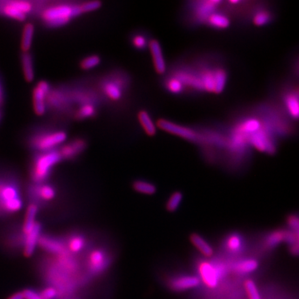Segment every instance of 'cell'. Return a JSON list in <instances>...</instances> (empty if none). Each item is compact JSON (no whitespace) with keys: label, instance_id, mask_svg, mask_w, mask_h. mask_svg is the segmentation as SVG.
<instances>
[{"label":"cell","instance_id":"b9f144b4","mask_svg":"<svg viewBox=\"0 0 299 299\" xmlns=\"http://www.w3.org/2000/svg\"><path fill=\"white\" fill-rule=\"evenodd\" d=\"M240 245H241L240 239L238 236H232L228 241L229 248H230L231 250H239Z\"/></svg>","mask_w":299,"mask_h":299},{"label":"cell","instance_id":"8fae6325","mask_svg":"<svg viewBox=\"0 0 299 299\" xmlns=\"http://www.w3.org/2000/svg\"><path fill=\"white\" fill-rule=\"evenodd\" d=\"M249 141L251 144L254 145V147L261 152L273 154L275 151L274 143L269 136L267 134V132L265 131H259L254 132V134L251 135Z\"/></svg>","mask_w":299,"mask_h":299},{"label":"cell","instance_id":"9a60e30c","mask_svg":"<svg viewBox=\"0 0 299 299\" xmlns=\"http://www.w3.org/2000/svg\"><path fill=\"white\" fill-rule=\"evenodd\" d=\"M149 49L153 59L155 70L158 74H164L166 70V65H165V58L163 56L161 46L157 39H152L149 43Z\"/></svg>","mask_w":299,"mask_h":299},{"label":"cell","instance_id":"f35d334b","mask_svg":"<svg viewBox=\"0 0 299 299\" xmlns=\"http://www.w3.org/2000/svg\"><path fill=\"white\" fill-rule=\"evenodd\" d=\"M132 44H133L136 49L142 50V49H145L146 48L147 42H146V39H145V37L144 36L137 35H135L133 38H132Z\"/></svg>","mask_w":299,"mask_h":299},{"label":"cell","instance_id":"d590c367","mask_svg":"<svg viewBox=\"0 0 299 299\" xmlns=\"http://www.w3.org/2000/svg\"><path fill=\"white\" fill-rule=\"evenodd\" d=\"M245 290L248 294L249 299H261L256 284L252 280H247L245 283Z\"/></svg>","mask_w":299,"mask_h":299},{"label":"cell","instance_id":"cb8c5ba5","mask_svg":"<svg viewBox=\"0 0 299 299\" xmlns=\"http://www.w3.org/2000/svg\"><path fill=\"white\" fill-rule=\"evenodd\" d=\"M138 120L141 125H142L145 133L149 137H154L157 134V127L152 122L150 115L146 111H141L138 113Z\"/></svg>","mask_w":299,"mask_h":299},{"label":"cell","instance_id":"44dd1931","mask_svg":"<svg viewBox=\"0 0 299 299\" xmlns=\"http://www.w3.org/2000/svg\"><path fill=\"white\" fill-rule=\"evenodd\" d=\"M21 62L24 78L28 83H31L35 78V70L33 57L30 53H23V54L21 55Z\"/></svg>","mask_w":299,"mask_h":299},{"label":"cell","instance_id":"1f68e13d","mask_svg":"<svg viewBox=\"0 0 299 299\" xmlns=\"http://www.w3.org/2000/svg\"><path fill=\"white\" fill-rule=\"evenodd\" d=\"M282 241H285V231H275L268 235L266 240V245L268 248H272L276 247L279 243Z\"/></svg>","mask_w":299,"mask_h":299},{"label":"cell","instance_id":"e0dca14e","mask_svg":"<svg viewBox=\"0 0 299 299\" xmlns=\"http://www.w3.org/2000/svg\"><path fill=\"white\" fill-rule=\"evenodd\" d=\"M200 280L198 277L195 276H181L173 279L170 281V288L172 290L185 291L191 288H196L199 284Z\"/></svg>","mask_w":299,"mask_h":299},{"label":"cell","instance_id":"30bf717a","mask_svg":"<svg viewBox=\"0 0 299 299\" xmlns=\"http://www.w3.org/2000/svg\"><path fill=\"white\" fill-rule=\"evenodd\" d=\"M38 245L47 253L54 255H60L69 252L67 249L64 239H61L60 238L52 235H47V234L41 235L38 240Z\"/></svg>","mask_w":299,"mask_h":299},{"label":"cell","instance_id":"7c38bea8","mask_svg":"<svg viewBox=\"0 0 299 299\" xmlns=\"http://www.w3.org/2000/svg\"><path fill=\"white\" fill-rule=\"evenodd\" d=\"M102 91L111 101H119L123 96V83L118 78H107L102 83Z\"/></svg>","mask_w":299,"mask_h":299},{"label":"cell","instance_id":"7bdbcfd3","mask_svg":"<svg viewBox=\"0 0 299 299\" xmlns=\"http://www.w3.org/2000/svg\"><path fill=\"white\" fill-rule=\"evenodd\" d=\"M8 299H23V292H18L9 297Z\"/></svg>","mask_w":299,"mask_h":299},{"label":"cell","instance_id":"60d3db41","mask_svg":"<svg viewBox=\"0 0 299 299\" xmlns=\"http://www.w3.org/2000/svg\"><path fill=\"white\" fill-rule=\"evenodd\" d=\"M288 224L292 231L299 233V218L296 215H291L288 217Z\"/></svg>","mask_w":299,"mask_h":299},{"label":"cell","instance_id":"3957f363","mask_svg":"<svg viewBox=\"0 0 299 299\" xmlns=\"http://www.w3.org/2000/svg\"><path fill=\"white\" fill-rule=\"evenodd\" d=\"M57 149L45 152H37L31 168V178L34 184L45 183L55 165L62 160Z\"/></svg>","mask_w":299,"mask_h":299},{"label":"cell","instance_id":"74e56055","mask_svg":"<svg viewBox=\"0 0 299 299\" xmlns=\"http://www.w3.org/2000/svg\"><path fill=\"white\" fill-rule=\"evenodd\" d=\"M101 6H102V3L99 1H90V2L81 3V9L84 14V13L95 11L101 8Z\"/></svg>","mask_w":299,"mask_h":299},{"label":"cell","instance_id":"603a6c76","mask_svg":"<svg viewBox=\"0 0 299 299\" xmlns=\"http://www.w3.org/2000/svg\"><path fill=\"white\" fill-rule=\"evenodd\" d=\"M35 34V26L31 23H26L23 29L22 41H21V49L23 53H29L31 49L33 37Z\"/></svg>","mask_w":299,"mask_h":299},{"label":"cell","instance_id":"ab89813d","mask_svg":"<svg viewBox=\"0 0 299 299\" xmlns=\"http://www.w3.org/2000/svg\"><path fill=\"white\" fill-rule=\"evenodd\" d=\"M22 292H23V299H42L40 293L35 290V289L27 288Z\"/></svg>","mask_w":299,"mask_h":299},{"label":"cell","instance_id":"8992f818","mask_svg":"<svg viewBox=\"0 0 299 299\" xmlns=\"http://www.w3.org/2000/svg\"><path fill=\"white\" fill-rule=\"evenodd\" d=\"M86 259V269L91 276H97L103 273L110 263L108 255L102 248L90 251L87 254Z\"/></svg>","mask_w":299,"mask_h":299},{"label":"cell","instance_id":"f1b7e54d","mask_svg":"<svg viewBox=\"0 0 299 299\" xmlns=\"http://www.w3.org/2000/svg\"><path fill=\"white\" fill-rule=\"evenodd\" d=\"M259 267L258 262L254 259H248L238 263L235 265V271L239 274H248L256 270Z\"/></svg>","mask_w":299,"mask_h":299},{"label":"cell","instance_id":"d6a6232c","mask_svg":"<svg viewBox=\"0 0 299 299\" xmlns=\"http://www.w3.org/2000/svg\"><path fill=\"white\" fill-rule=\"evenodd\" d=\"M182 199L183 194L181 192H179V191L175 192L169 198L168 202L166 204V209L170 212H175L179 208V205H180V203L182 201Z\"/></svg>","mask_w":299,"mask_h":299},{"label":"cell","instance_id":"7402d4cb","mask_svg":"<svg viewBox=\"0 0 299 299\" xmlns=\"http://www.w3.org/2000/svg\"><path fill=\"white\" fill-rule=\"evenodd\" d=\"M221 3V1H204L200 2L199 6L197 7L196 16L199 19L206 20L210 15L214 13L217 4Z\"/></svg>","mask_w":299,"mask_h":299},{"label":"cell","instance_id":"ac0fdd59","mask_svg":"<svg viewBox=\"0 0 299 299\" xmlns=\"http://www.w3.org/2000/svg\"><path fill=\"white\" fill-rule=\"evenodd\" d=\"M199 271L204 282L209 287L214 288L218 283V274L214 267L209 263H204L200 265Z\"/></svg>","mask_w":299,"mask_h":299},{"label":"cell","instance_id":"83f0119b","mask_svg":"<svg viewBox=\"0 0 299 299\" xmlns=\"http://www.w3.org/2000/svg\"><path fill=\"white\" fill-rule=\"evenodd\" d=\"M97 114V107L94 104H83L76 112V118L78 120L88 119L91 118Z\"/></svg>","mask_w":299,"mask_h":299},{"label":"cell","instance_id":"5b68a950","mask_svg":"<svg viewBox=\"0 0 299 299\" xmlns=\"http://www.w3.org/2000/svg\"><path fill=\"white\" fill-rule=\"evenodd\" d=\"M34 3L23 0L0 2V15L23 22L35 9Z\"/></svg>","mask_w":299,"mask_h":299},{"label":"cell","instance_id":"6da1fadb","mask_svg":"<svg viewBox=\"0 0 299 299\" xmlns=\"http://www.w3.org/2000/svg\"><path fill=\"white\" fill-rule=\"evenodd\" d=\"M23 208L20 187L11 177L0 176V217L18 213Z\"/></svg>","mask_w":299,"mask_h":299},{"label":"cell","instance_id":"5bb4252c","mask_svg":"<svg viewBox=\"0 0 299 299\" xmlns=\"http://www.w3.org/2000/svg\"><path fill=\"white\" fill-rule=\"evenodd\" d=\"M42 225L39 222H36L34 228L29 234L24 235L23 253L25 257H31L35 253V248L38 245V240L41 236Z\"/></svg>","mask_w":299,"mask_h":299},{"label":"cell","instance_id":"277c9868","mask_svg":"<svg viewBox=\"0 0 299 299\" xmlns=\"http://www.w3.org/2000/svg\"><path fill=\"white\" fill-rule=\"evenodd\" d=\"M68 135L61 130H46L34 135L30 139L32 148L37 152L56 150L57 146L63 145L67 140Z\"/></svg>","mask_w":299,"mask_h":299},{"label":"cell","instance_id":"e575fe53","mask_svg":"<svg viewBox=\"0 0 299 299\" xmlns=\"http://www.w3.org/2000/svg\"><path fill=\"white\" fill-rule=\"evenodd\" d=\"M271 20L270 13L268 11H259L257 13L256 15L254 16V25L258 27H262V26L268 24Z\"/></svg>","mask_w":299,"mask_h":299},{"label":"cell","instance_id":"4fadbf2b","mask_svg":"<svg viewBox=\"0 0 299 299\" xmlns=\"http://www.w3.org/2000/svg\"><path fill=\"white\" fill-rule=\"evenodd\" d=\"M87 147V143L83 139H75L63 145L59 149L60 155L63 159H71L78 157Z\"/></svg>","mask_w":299,"mask_h":299},{"label":"cell","instance_id":"8d00e7d4","mask_svg":"<svg viewBox=\"0 0 299 299\" xmlns=\"http://www.w3.org/2000/svg\"><path fill=\"white\" fill-rule=\"evenodd\" d=\"M40 295L42 299H57L59 298L57 289L51 286L43 288V290L40 292Z\"/></svg>","mask_w":299,"mask_h":299},{"label":"cell","instance_id":"d6986e66","mask_svg":"<svg viewBox=\"0 0 299 299\" xmlns=\"http://www.w3.org/2000/svg\"><path fill=\"white\" fill-rule=\"evenodd\" d=\"M39 208L35 204H29L26 212L25 218L23 223L22 230L24 235L29 234V232L33 229L34 226L36 224V217Z\"/></svg>","mask_w":299,"mask_h":299},{"label":"cell","instance_id":"ba28073f","mask_svg":"<svg viewBox=\"0 0 299 299\" xmlns=\"http://www.w3.org/2000/svg\"><path fill=\"white\" fill-rule=\"evenodd\" d=\"M157 126L162 131L169 132L171 134L175 135L177 137H181L183 139L191 141H197L198 135L192 129L178 125L176 123H171L170 121L165 119H159L157 121Z\"/></svg>","mask_w":299,"mask_h":299},{"label":"cell","instance_id":"7a4b0ae2","mask_svg":"<svg viewBox=\"0 0 299 299\" xmlns=\"http://www.w3.org/2000/svg\"><path fill=\"white\" fill-rule=\"evenodd\" d=\"M82 14L81 4L58 3L44 8L41 12V18L46 26L57 28L66 25Z\"/></svg>","mask_w":299,"mask_h":299},{"label":"cell","instance_id":"484cf974","mask_svg":"<svg viewBox=\"0 0 299 299\" xmlns=\"http://www.w3.org/2000/svg\"><path fill=\"white\" fill-rule=\"evenodd\" d=\"M191 241L194 245V247L205 256L211 257L213 254V248H211V245L199 234H191Z\"/></svg>","mask_w":299,"mask_h":299},{"label":"cell","instance_id":"836d02e7","mask_svg":"<svg viewBox=\"0 0 299 299\" xmlns=\"http://www.w3.org/2000/svg\"><path fill=\"white\" fill-rule=\"evenodd\" d=\"M166 88L171 93L179 94L184 90V84L176 77H172L166 82Z\"/></svg>","mask_w":299,"mask_h":299},{"label":"cell","instance_id":"f546056e","mask_svg":"<svg viewBox=\"0 0 299 299\" xmlns=\"http://www.w3.org/2000/svg\"><path fill=\"white\" fill-rule=\"evenodd\" d=\"M133 188L135 191L141 193V194H148V195H152L156 194L157 192V187L156 185L151 183L145 182L142 180H137L133 183Z\"/></svg>","mask_w":299,"mask_h":299},{"label":"cell","instance_id":"d4e9b609","mask_svg":"<svg viewBox=\"0 0 299 299\" xmlns=\"http://www.w3.org/2000/svg\"><path fill=\"white\" fill-rule=\"evenodd\" d=\"M206 21L208 22L209 25L214 29H225L230 25V20L228 17L217 13H213L210 15Z\"/></svg>","mask_w":299,"mask_h":299},{"label":"cell","instance_id":"ffe728a7","mask_svg":"<svg viewBox=\"0 0 299 299\" xmlns=\"http://www.w3.org/2000/svg\"><path fill=\"white\" fill-rule=\"evenodd\" d=\"M285 106L288 111V114L292 118L297 120L299 118V94L298 91L295 92H289L286 95L284 98Z\"/></svg>","mask_w":299,"mask_h":299},{"label":"cell","instance_id":"52a82bcc","mask_svg":"<svg viewBox=\"0 0 299 299\" xmlns=\"http://www.w3.org/2000/svg\"><path fill=\"white\" fill-rule=\"evenodd\" d=\"M29 194L32 199L30 204H35L39 208V204L53 200L57 194V191L53 185L47 183L34 184L29 187Z\"/></svg>","mask_w":299,"mask_h":299},{"label":"cell","instance_id":"9c48e42d","mask_svg":"<svg viewBox=\"0 0 299 299\" xmlns=\"http://www.w3.org/2000/svg\"><path fill=\"white\" fill-rule=\"evenodd\" d=\"M51 90V86L46 81H41L37 83L33 91V102L35 113L37 116H43L47 111L46 98Z\"/></svg>","mask_w":299,"mask_h":299},{"label":"cell","instance_id":"4dcf8cb0","mask_svg":"<svg viewBox=\"0 0 299 299\" xmlns=\"http://www.w3.org/2000/svg\"><path fill=\"white\" fill-rule=\"evenodd\" d=\"M101 63V58L97 55H90L88 57H86L81 61L80 67L83 70H91L94 69Z\"/></svg>","mask_w":299,"mask_h":299},{"label":"cell","instance_id":"2e32d148","mask_svg":"<svg viewBox=\"0 0 299 299\" xmlns=\"http://www.w3.org/2000/svg\"><path fill=\"white\" fill-rule=\"evenodd\" d=\"M67 249L70 254H79L85 250L88 240L85 235L81 233H71L64 239Z\"/></svg>","mask_w":299,"mask_h":299},{"label":"cell","instance_id":"4316f807","mask_svg":"<svg viewBox=\"0 0 299 299\" xmlns=\"http://www.w3.org/2000/svg\"><path fill=\"white\" fill-rule=\"evenodd\" d=\"M226 81H227V73L225 69H214V93L219 94L224 91L226 85Z\"/></svg>","mask_w":299,"mask_h":299}]
</instances>
